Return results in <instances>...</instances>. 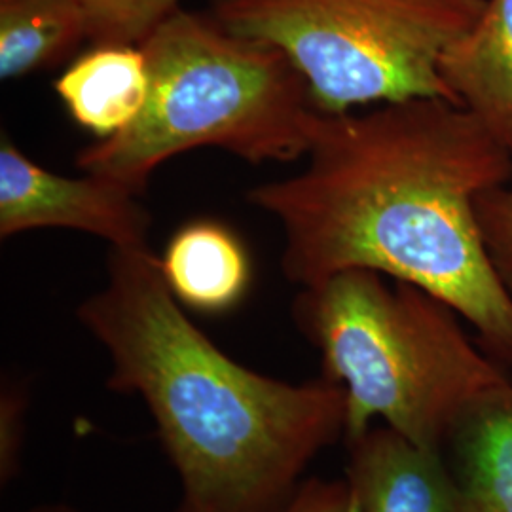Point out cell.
<instances>
[{"label":"cell","mask_w":512,"mask_h":512,"mask_svg":"<svg viewBox=\"0 0 512 512\" xmlns=\"http://www.w3.org/2000/svg\"><path fill=\"white\" fill-rule=\"evenodd\" d=\"M512 156L467 110L421 97L321 114L304 167L249 188L283 232V275L302 287L372 270L448 304L512 366V294L476 203L509 186Z\"/></svg>","instance_id":"cell-1"},{"label":"cell","mask_w":512,"mask_h":512,"mask_svg":"<svg viewBox=\"0 0 512 512\" xmlns=\"http://www.w3.org/2000/svg\"><path fill=\"white\" fill-rule=\"evenodd\" d=\"M76 317L109 355L110 391L141 397L156 421L183 488L173 512H283L346 435L340 385L239 365L188 319L148 245L110 249L107 281Z\"/></svg>","instance_id":"cell-2"},{"label":"cell","mask_w":512,"mask_h":512,"mask_svg":"<svg viewBox=\"0 0 512 512\" xmlns=\"http://www.w3.org/2000/svg\"><path fill=\"white\" fill-rule=\"evenodd\" d=\"M293 319L321 353L323 376L346 395V442L384 420L404 439L444 452L461 420L511 387L461 315L416 285L346 270L302 287Z\"/></svg>","instance_id":"cell-3"},{"label":"cell","mask_w":512,"mask_h":512,"mask_svg":"<svg viewBox=\"0 0 512 512\" xmlns=\"http://www.w3.org/2000/svg\"><path fill=\"white\" fill-rule=\"evenodd\" d=\"M150 88L139 118L76 156L82 173L143 194L152 173L188 150L220 148L249 164L310 152L321 112L293 61L211 12L179 10L141 44Z\"/></svg>","instance_id":"cell-4"},{"label":"cell","mask_w":512,"mask_h":512,"mask_svg":"<svg viewBox=\"0 0 512 512\" xmlns=\"http://www.w3.org/2000/svg\"><path fill=\"white\" fill-rule=\"evenodd\" d=\"M484 2L211 0V14L281 50L304 76L315 109L334 116L421 97L456 103L440 65Z\"/></svg>","instance_id":"cell-5"},{"label":"cell","mask_w":512,"mask_h":512,"mask_svg":"<svg viewBox=\"0 0 512 512\" xmlns=\"http://www.w3.org/2000/svg\"><path fill=\"white\" fill-rule=\"evenodd\" d=\"M150 213L139 194L107 177H65L35 164L10 139L0 143V238L65 228L109 241L110 249L147 247Z\"/></svg>","instance_id":"cell-6"},{"label":"cell","mask_w":512,"mask_h":512,"mask_svg":"<svg viewBox=\"0 0 512 512\" xmlns=\"http://www.w3.org/2000/svg\"><path fill=\"white\" fill-rule=\"evenodd\" d=\"M349 486L363 512H458V486L444 454L423 450L391 427L349 442Z\"/></svg>","instance_id":"cell-7"},{"label":"cell","mask_w":512,"mask_h":512,"mask_svg":"<svg viewBox=\"0 0 512 512\" xmlns=\"http://www.w3.org/2000/svg\"><path fill=\"white\" fill-rule=\"evenodd\" d=\"M440 74L459 107L512 156V0H486L444 55Z\"/></svg>","instance_id":"cell-8"},{"label":"cell","mask_w":512,"mask_h":512,"mask_svg":"<svg viewBox=\"0 0 512 512\" xmlns=\"http://www.w3.org/2000/svg\"><path fill=\"white\" fill-rule=\"evenodd\" d=\"M147 55L135 44H92L55 78L69 116L97 139L129 128L147 105Z\"/></svg>","instance_id":"cell-9"},{"label":"cell","mask_w":512,"mask_h":512,"mask_svg":"<svg viewBox=\"0 0 512 512\" xmlns=\"http://www.w3.org/2000/svg\"><path fill=\"white\" fill-rule=\"evenodd\" d=\"M165 283L188 310L219 315L234 310L251 287V258L241 239L219 220L179 228L160 256Z\"/></svg>","instance_id":"cell-10"},{"label":"cell","mask_w":512,"mask_h":512,"mask_svg":"<svg viewBox=\"0 0 512 512\" xmlns=\"http://www.w3.org/2000/svg\"><path fill=\"white\" fill-rule=\"evenodd\" d=\"M446 448L458 512H512V385L469 412Z\"/></svg>","instance_id":"cell-11"},{"label":"cell","mask_w":512,"mask_h":512,"mask_svg":"<svg viewBox=\"0 0 512 512\" xmlns=\"http://www.w3.org/2000/svg\"><path fill=\"white\" fill-rule=\"evenodd\" d=\"M90 42L88 19L74 0H0V78L54 69Z\"/></svg>","instance_id":"cell-12"},{"label":"cell","mask_w":512,"mask_h":512,"mask_svg":"<svg viewBox=\"0 0 512 512\" xmlns=\"http://www.w3.org/2000/svg\"><path fill=\"white\" fill-rule=\"evenodd\" d=\"M88 19L90 44L141 46L183 0H74Z\"/></svg>","instance_id":"cell-13"},{"label":"cell","mask_w":512,"mask_h":512,"mask_svg":"<svg viewBox=\"0 0 512 512\" xmlns=\"http://www.w3.org/2000/svg\"><path fill=\"white\" fill-rule=\"evenodd\" d=\"M476 213L495 270L512 294V188L486 192L476 203Z\"/></svg>","instance_id":"cell-14"},{"label":"cell","mask_w":512,"mask_h":512,"mask_svg":"<svg viewBox=\"0 0 512 512\" xmlns=\"http://www.w3.org/2000/svg\"><path fill=\"white\" fill-rule=\"evenodd\" d=\"M29 410V389L8 382L0 391V480L10 484L21 467L25 442V421Z\"/></svg>","instance_id":"cell-15"},{"label":"cell","mask_w":512,"mask_h":512,"mask_svg":"<svg viewBox=\"0 0 512 512\" xmlns=\"http://www.w3.org/2000/svg\"><path fill=\"white\" fill-rule=\"evenodd\" d=\"M283 512H363L346 480H304Z\"/></svg>","instance_id":"cell-16"},{"label":"cell","mask_w":512,"mask_h":512,"mask_svg":"<svg viewBox=\"0 0 512 512\" xmlns=\"http://www.w3.org/2000/svg\"><path fill=\"white\" fill-rule=\"evenodd\" d=\"M21 512H78L73 507L65 505V503H46V505H37L33 509Z\"/></svg>","instance_id":"cell-17"}]
</instances>
